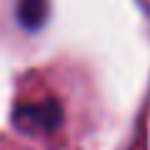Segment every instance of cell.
I'll return each mask as SVG.
<instances>
[{
    "label": "cell",
    "instance_id": "cell-1",
    "mask_svg": "<svg viewBox=\"0 0 150 150\" xmlns=\"http://www.w3.org/2000/svg\"><path fill=\"white\" fill-rule=\"evenodd\" d=\"M60 105L53 98H45V100H35V103H25V105H18L15 110V125L25 133H45V130H53L60 125Z\"/></svg>",
    "mask_w": 150,
    "mask_h": 150
},
{
    "label": "cell",
    "instance_id": "cell-2",
    "mask_svg": "<svg viewBox=\"0 0 150 150\" xmlns=\"http://www.w3.org/2000/svg\"><path fill=\"white\" fill-rule=\"evenodd\" d=\"M18 18L28 30H35V28L43 25L45 20V0H20L18 5Z\"/></svg>",
    "mask_w": 150,
    "mask_h": 150
}]
</instances>
